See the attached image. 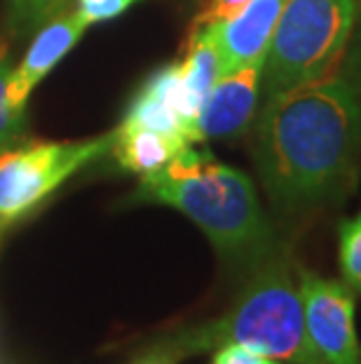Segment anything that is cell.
Here are the masks:
<instances>
[{
  "instance_id": "obj_1",
  "label": "cell",
  "mask_w": 361,
  "mask_h": 364,
  "mask_svg": "<svg viewBox=\"0 0 361 364\" xmlns=\"http://www.w3.org/2000/svg\"><path fill=\"white\" fill-rule=\"evenodd\" d=\"M361 99L338 75L267 97L256 120L253 160L279 216L301 219L355 188Z\"/></svg>"
},
{
  "instance_id": "obj_2",
  "label": "cell",
  "mask_w": 361,
  "mask_h": 364,
  "mask_svg": "<svg viewBox=\"0 0 361 364\" xmlns=\"http://www.w3.org/2000/svg\"><path fill=\"white\" fill-rule=\"evenodd\" d=\"M132 203L165 205L188 216L209 237L221 261L247 275L282 247L253 181L195 144L167 167L141 176Z\"/></svg>"
},
{
  "instance_id": "obj_3",
  "label": "cell",
  "mask_w": 361,
  "mask_h": 364,
  "mask_svg": "<svg viewBox=\"0 0 361 364\" xmlns=\"http://www.w3.org/2000/svg\"><path fill=\"white\" fill-rule=\"evenodd\" d=\"M228 343L247 346L284 364H321L307 338L298 263L289 250L279 247L253 268L240 296L218 320L160 341L148 358L174 364Z\"/></svg>"
},
{
  "instance_id": "obj_4",
  "label": "cell",
  "mask_w": 361,
  "mask_h": 364,
  "mask_svg": "<svg viewBox=\"0 0 361 364\" xmlns=\"http://www.w3.org/2000/svg\"><path fill=\"white\" fill-rule=\"evenodd\" d=\"M359 10V0H287L265 54L263 99L331 75Z\"/></svg>"
},
{
  "instance_id": "obj_5",
  "label": "cell",
  "mask_w": 361,
  "mask_h": 364,
  "mask_svg": "<svg viewBox=\"0 0 361 364\" xmlns=\"http://www.w3.org/2000/svg\"><path fill=\"white\" fill-rule=\"evenodd\" d=\"M113 132L82 141H33L0 151V221L21 219L61 183L111 151Z\"/></svg>"
},
{
  "instance_id": "obj_6",
  "label": "cell",
  "mask_w": 361,
  "mask_h": 364,
  "mask_svg": "<svg viewBox=\"0 0 361 364\" xmlns=\"http://www.w3.org/2000/svg\"><path fill=\"white\" fill-rule=\"evenodd\" d=\"M305 329L321 364H361V343L355 329V291L298 263Z\"/></svg>"
},
{
  "instance_id": "obj_7",
  "label": "cell",
  "mask_w": 361,
  "mask_h": 364,
  "mask_svg": "<svg viewBox=\"0 0 361 364\" xmlns=\"http://www.w3.org/2000/svg\"><path fill=\"white\" fill-rule=\"evenodd\" d=\"M263 64L265 59H258L218 75V80L213 82L209 95L199 106L195 120L197 144L240 134L249 125L258 108L260 87H263Z\"/></svg>"
},
{
  "instance_id": "obj_8",
  "label": "cell",
  "mask_w": 361,
  "mask_h": 364,
  "mask_svg": "<svg viewBox=\"0 0 361 364\" xmlns=\"http://www.w3.org/2000/svg\"><path fill=\"white\" fill-rule=\"evenodd\" d=\"M122 122L181 136L197 146L195 118L186 102L179 61L157 68L145 78L129 102Z\"/></svg>"
},
{
  "instance_id": "obj_9",
  "label": "cell",
  "mask_w": 361,
  "mask_h": 364,
  "mask_svg": "<svg viewBox=\"0 0 361 364\" xmlns=\"http://www.w3.org/2000/svg\"><path fill=\"white\" fill-rule=\"evenodd\" d=\"M284 5L287 0H251L233 17L204 26L218 50L221 75L251 61L265 59Z\"/></svg>"
},
{
  "instance_id": "obj_10",
  "label": "cell",
  "mask_w": 361,
  "mask_h": 364,
  "mask_svg": "<svg viewBox=\"0 0 361 364\" xmlns=\"http://www.w3.org/2000/svg\"><path fill=\"white\" fill-rule=\"evenodd\" d=\"M84 31H87V26L78 17V12L59 14V17L35 31L24 59L17 68H12L10 82H7V104L14 111H26L30 92L48 78L52 68L59 66V61L80 43Z\"/></svg>"
},
{
  "instance_id": "obj_11",
  "label": "cell",
  "mask_w": 361,
  "mask_h": 364,
  "mask_svg": "<svg viewBox=\"0 0 361 364\" xmlns=\"http://www.w3.org/2000/svg\"><path fill=\"white\" fill-rule=\"evenodd\" d=\"M193 146L190 141L165 132L139 127V125H125L120 122L113 129V144L111 151L115 162L132 174H152L157 169L167 167L183 149Z\"/></svg>"
},
{
  "instance_id": "obj_12",
  "label": "cell",
  "mask_w": 361,
  "mask_h": 364,
  "mask_svg": "<svg viewBox=\"0 0 361 364\" xmlns=\"http://www.w3.org/2000/svg\"><path fill=\"white\" fill-rule=\"evenodd\" d=\"M179 66H181V80H183L188 108L193 113V118L197 120L199 106H202L209 90L213 87V82L221 75L218 50L211 41L209 31L204 26L190 28L186 57H183V61H179Z\"/></svg>"
},
{
  "instance_id": "obj_13",
  "label": "cell",
  "mask_w": 361,
  "mask_h": 364,
  "mask_svg": "<svg viewBox=\"0 0 361 364\" xmlns=\"http://www.w3.org/2000/svg\"><path fill=\"white\" fill-rule=\"evenodd\" d=\"M73 0H10L7 3V21L17 36L35 33L59 14L68 12Z\"/></svg>"
},
{
  "instance_id": "obj_14",
  "label": "cell",
  "mask_w": 361,
  "mask_h": 364,
  "mask_svg": "<svg viewBox=\"0 0 361 364\" xmlns=\"http://www.w3.org/2000/svg\"><path fill=\"white\" fill-rule=\"evenodd\" d=\"M338 259H340L345 284L355 294H361V212L340 221Z\"/></svg>"
},
{
  "instance_id": "obj_15",
  "label": "cell",
  "mask_w": 361,
  "mask_h": 364,
  "mask_svg": "<svg viewBox=\"0 0 361 364\" xmlns=\"http://www.w3.org/2000/svg\"><path fill=\"white\" fill-rule=\"evenodd\" d=\"M12 75V61H10V48L0 38V151L19 141L26 127V111H14L7 104V82Z\"/></svg>"
},
{
  "instance_id": "obj_16",
  "label": "cell",
  "mask_w": 361,
  "mask_h": 364,
  "mask_svg": "<svg viewBox=\"0 0 361 364\" xmlns=\"http://www.w3.org/2000/svg\"><path fill=\"white\" fill-rule=\"evenodd\" d=\"M78 7V17L84 21V26H96L104 24V21L118 19L120 14H125L129 7L143 3V0H75Z\"/></svg>"
},
{
  "instance_id": "obj_17",
  "label": "cell",
  "mask_w": 361,
  "mask_h": 364,
  "mask_svg": "<svg viewBox=\"0 0 361 364\" xmlns=\"http://www.w3.org/2000/svg\"><path fill=\"white\" fill-rule=\"evenodd\" d=\"M340 75L350 82V87L355 90L357 97L361 99V10L357 14L350 45H348V50H345V57L340 61Z\"/></svg>"
},
{
  "instance_id": "obj_18",
  "label": "cell",
  "mask_w": 361,
  "mask_h": 364,
  "mask_svg": "<svg viewBox=\"0 0 361 364\" xmlns=\"http://www.w3.org/2000/svg\"><path fill=\"white\" fill-rule=\"evenodd\" d=\"M249 3H251V0H206L202 10L197 12V17H195L193 26H190V28L218 24V21L237 14L242 7H247Z\"/></svg>"
},
{
  "instance_id": "obj_19",
  "label": "cell",
  "mask_w": 361,
  "mask_h": 364,
  "mask_svg": "<svg viewBox=\"0 0 361 364\" xmlns=\"http://www.w3.org/2000/svg\"><path fill=\"white\" fill-rule=\"evenodd\" d=\"M211 364H284V362L267 358V355H263V353L251 350V348H247V346L228 343V346L216 348Z\"/></svg>"
},
{
  "instance_id": "obj_20",
  "label": "cell",
  "mask_w": 361,
  "mask_h": 364,
  "mask_svg": "<svg viewBox=\"0 0 361 364\" xmlns=\"http://www.w3.org/2000/svg\"><path fill=\"white\" fill-rule=\"evenodd\" d=\"M139 364H167V362H162V360H152V358H145L143 362H139Z\"/></svg>"
}]
</instances>
